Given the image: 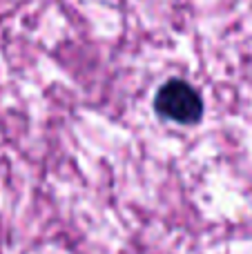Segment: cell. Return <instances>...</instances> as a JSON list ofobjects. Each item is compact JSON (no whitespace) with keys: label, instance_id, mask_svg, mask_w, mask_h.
Listing matches in <instances>:
<instances>
[{"label":"cell","instance_id":"6da1fadb","mask_svg":"<svg viewBox=\"0 0 252 254\" xmlns=\"http://www.w3.org/2000/svg\"><path fill=\"white\" fill-rule=\"evenodd\" d=\"M154 112L165 121L179 125H196L203 116V98L192 85L172 78L161 85L154 96Z\"/></svg>","mask_w":252,"mask_h":254}]
</instances>
